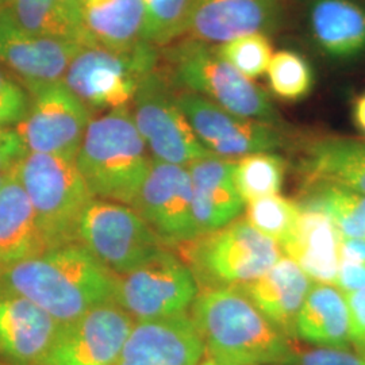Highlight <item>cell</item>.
Listing matches in <instances>:
<instances>
[{"label":"cell","instance_id":"1","mask_svg":"<svg viewBox=\"0 0 365 365\" xmlns=\"http://www.w3.org/2000/svg\"><path fill=\"white\" fill-rule=\"evenodd\" d=\"M0 286L26 297L64 325L115 302L117 274L75 242L0 269Z\"/></svg>","mask_w":365,"mask_h":365},{"label":"cell","instance_id":"2","mask_svg":"<svg viewBox=\"0 0 365 365\" xmlns=\"http://www.w3.org/2000/svg\"><path fill=\"white\" fill-rule=\"evenodd\" d=\"M206 346L222 365H287L295 348L240 288L199 291L190 310Z\"/></svg>","mask_w":365,"mask_h":365},{"label":"cell","instance_id":"3","mask_svg":"<svg viewBox=\"0 0 365 365\" xmlns=\"http://www.w3.org/2000/svg\"><path fill=\"white\" fill-rule=\"evenodd\" d=\"M130 107L92 118L76 165L93 197L131 206L150 170L149 156Z\"/></svg>","mask_w":365,"mask_h":365},{"label":"cell","instance_id":"4","mask_svg":"<svg viewBox=\"0 0 365 365\" xmlns=\"http://www.w3.org/2000/svg\"><path fill=\"white\" fill-rule=\"evenodd\" d=\"M161 51L164 69L179 90L197 93L238 115L283 128L269 95L226 63L215 45L182 37Z\"/></svg>","mask_w":365,"mask_h":365},{"label":"cell","instance_id":"5","mask_svg":"<svg viewBox=\"0 0 365 365\" xmlns=\"http://www.w3.org/2000/svg\"><path fill=\"white\" fill-rule=\"evenodd\" d=\"M46 250L78 242V225L92 195L76 160L31 153L16 168Z\"/></svg>","mask_w":365,"mask_h":365},{"label":"cell","instance_id":"6","mask_svg":"<svg viewBox=\"0 0 365 365\" xmlns=\"http://www.w3.org/2000/svg\"><path fill=\"white\" fill-rule=\"evenodd\" d=\"M179 248L199 291L245 286L284 256L274 241L261 235L245 218Z\"/></svg>","mask_w":365,"mask_h":365},{"label":"cell","instance_id":"7","mask_svg":"<svg viewBox=\"0 0 365 365\" xmlns=\"http://www.w3.org/2000/svg\"><path fill=\"white\" fill-rule=\"evenodd\" d=\"M160 64V49L146 45L117 52L99 45L81 46L71 60L63 81L90 110L130 107L145 75Z\"/></svg>","mask_w":365,"mask_h":365},{"label":"cell","instance_id":"8","mask_svg":"<svg viewBox=\"0 0 365 365\" xmlns=\"http://www.w3.org/2000/svg\"><path fill=\"white\" fill-rule=\"evenodd\" d=\"M134 123L152 157L187 167L210 156L178 103V87L164 68L145 75L130 105Z\"/></svg>","mask_w":365,"mask_h":365},{"label":"cell","instance_id":"9","mask_svg":"<svg viewBox=\"0 0 365 365\" xmlns=\"http://www.w3.org/2000/svg\"><path fill=\"white\" fill-rule=\"evenodd\" d=\"M197 294L195 276L170 247L130 272L117 274L115 303L135 322L188 313Z\"/></svg>","mask_w":365,"mask_h":365},{"label":"cell","instance_id":"10","mask_svg":"<svg viewBox=\"0 0 365 365\" xmlns=\"http://www.w3.org/2000/svg\"><path fill=\"white\" fill-rule=\"evenodd\" d=\"M78 242L115 274L130 272L167 247L131 206L99 197L81 217Z\"/></svg>","mask_w":365,"mask_h":365},{"label":"cell","instance_id":"11","mask_svg":"<svg viewBox=\"0 0 365 365\" xmlns=\"http://www.w3.org/2000/svg\"><path fill=\"white\" fill-rule=\"evenodd\" d=\"M24 86L30 93V106L16 130L29 152L76 160L91 123V110L63 80Z\"/></svg>","mask_w":365,"mask_h":365},{"label":"cell","instance_id":"12","mask_svg":"<svg viewBox=\"0 0 365 365\" xmlns=\"http://www.w3.org/2000/svg\"><path fill=\"white\" fill-rule=\"evenodd\" d=\"M178 103L199 141L214 156L237 160L287 146L283 128L238 115L194 92L178 88Z\"/></svg>","mask_w":365,"mask_h":365},{"label":"cell","instance_id":"13","mask_svg":"<svg viewBox=\"0 0 365 365\" xmlns=\"http://www.w3.org/2000/svg\"><path fill=\"white\" fill-rule=\"evenodd\" d=\"M135 321L115 302L60 327L39 365H118Z\"/></svg>","mask_w":365,"mask_h":365},{"label":"cell","instance_id":"14","mask_svg":"<svg viewBox=\"0 0 365 365\" xmlns=\"http://www.w3.org/2000/svg\"><path fill=\"white\" fill-rule=\"evenodd\" d=\"M133 209L170 248H179L199 237L187 167L153 158Z\"/></svg>","mask_w":365,"mask_h":365},{"label":"cell","instance_id":"15","mask_svg":"<svg viewBox=\"0 0 365 365\" xmlns=\"http://www.w3.org/2000/svg\"><path fill=\"white\" fill-rule=\"evenodd\" d=\"M283 21V0H192L184 37L221 45L253 33L274 34Z\"/></svg>","mask_w":365,"mask_h":365},{"label":"cell","instance_id":"16","mask_svg":"<svg viewBox=\"0 0 365 365\" xmlns=\"http://www.w3.org/2000/svg\"><path fill=\"white\" fill-rule=\"evenodd\" d=\"M206 346L190 313L138 321L118 365H197Z\"/></svg>","mask_w":365,"mask_h":365},{"label":"cell","instance_id":"17","mask_svg":"<svg viewBox=\"0 0 365 365\" xmlns=\"http://www.w3.org/2000/svg\"><path fill=\"white\" fill-rule=\"evenodd\" d=\"M60 327L34 302L0 286V363L41 364Z\"/></svg>","mask_w":365,"mask_h":365},{"label":"cell","instance_id":"18","mask_svg":"<svg viewBox=\"0 0 365 365\" xmlns=\"http://www.w3.org/2000/svg\"><path fill=\"white\" fill-rule=\"evenodd\" d=\"M80 48L30 33L18 26L6 11L0 13V66L24 84L63 80Z\"/></svg>","mask_w":365,"mask_h":365},{"label":"cell","instance_id":"19","mask_svg":"<svg viewBox=\"0 0 365 365\" xmlns=\"http://www.w3.org/2000/svg\"><path fill=\"white\" fill-rule=\"evenodd\" d=\"M235 160L214 155L187 165L199 237L226 227L245 212L247 202L235 185Z\"/></svg>","mask_w":365,"mask_h":365},{"label":"cell","instance_id":"20","mask_svg":"<svg viewBox=\"0 0 365 365\" xmlns=\"http://www.w3.org/2000/svg\"><path fill=\"white\" fill-rule=\"evenodd\" d=\"M306 27L314 48L331 61L365 56V4L359 0H306Z\"/></svg>","mask_w":365,"mask_h":365},{"label":"cell","instance_id":"21","mask_svg":"<svg viewBox=\"0 0 365 365\" xmlns=\"http://www.w3.org/2000/svg\"><path fill=\"white\" fill-rule=\"evenodd\" d=\"M314 282L299 265L283 256L274 267L240 288L261 314L288 339H295V324Z\"/></svg>","mask_w":365,"mask_h":365},{"label":"cell","instance_id":"22","mask_svg":"<svg viewBox=\"0 0 365 365\" xmlns=\"http://www.w3.org/2000/svg\"><path fill=\"white\" fill-rule=\"evenodd\" d=\"M314 283L334 284L341 261V233L322 211L302 209L298 223L282 247Z\"/></svg>","mask_w":365,"mask_h":365},{"label":"cell","instance_id":"23","mask_svg":"<svg viewBox=\"0 0 365 365\" xmlns=\"http://www.w3.org/2000/svg\"><path fill=\"white\" fill-rule=\"evenodd\" d=\"M303 179L333 182L365 195V141L325 135L307 141L298 163Z\"/></svg>","mask_w":365,"mask_h":365},{"label":"cell","instance_id":"24","mask_svg":"<svg viewBox=\"0 0 365 365\" xmlns=\"http://www.w3.org/2000/svg\"><path fill=\"white\" fill-rule=\"evenodd\" d=\"M46 252L34 210L16 170L0 188V269Z\"/></svg>","mask_w":365,"mask_h":365},{"label":"cell","instance_id":"25","mask_svg":"<svg viewBox=\"0 0 365 365\" xmlns=\"http://www.w3.org/2000/svg\"><path fill=\"white\" fill-rule=\"evenodd\" d=\"M81 13L93 45L117 52L150 45L143 0H81Z\"/></svg>","mask_w":365,"mask_h":365},{"label":"cell","instance_id":"26","mask_svg":"<svg viewBox=\"0 0 365 365\" xmlns=\"http://www.w3.org/2000/svg\"><path fill=\"white\" fill-rule=\"evenodd\" d=\"M295 339L317 348L352 349L348 304L334 284L314 283L300 309Z\"/></svg>","mask_w":365,"mask_h":365},{"label":"cell","instance_id":"27","mask_svg":"<svg viewBox=\"0 0 365 365\" xmlns=\"http://www.w3.org/2000/svg\"><path fill=\"white\" fill-rule=\"evenodd\" d=\"M6 13L37 36L78 46L93 45L84 26L81 0H13Z\"/></svg>","mask_w":365,"mask_h":365},{"label":"cell","instance_id":"28","mask_svg":"<svg viewBox=\"0 0 365 365\" xmlns=\"http://www.w3.org/2000/svg\"><path fill=\"white\" fill-rule=\"evenodd\" d=\"M302 209L322 211L342 237L365 240V195L333 182L303 179L299 197Z\"/></svg>","mask_w":365,"mask_h":365},{"label":"cell","instance_id":"29","mask_svg":"<svg viewBox=\"0 0 365 365\" xmlns=\"http://www.w3.org/2000/svg\"><path fill=\"white\" fill-rule=\"evenodd\" d=\"M287 161L276 152H261L235 160V182L244 200L276 195L280 192Z\"/></svg>","mask_w":365,"mask_h":365},{"label":"cell","instance_id":"30","mask_svg":"<svg viewBox=\"0 0 365 365\" xmlns=\"http://www.w3.org/2000/svg\"><path fill=\"white\" fill-rule=\"evenodd\" d=\"M300 212L302 207L297 200L276 194L247 203L245 220L282 248L292 235Z\"/></svg>","mask_w":365,"mask_h":365},{"label":"cell","instance_id":"31","mask_svg":"<svg viewBox=\"0 0 365 365\" xmlns=\"http://www.w3.org/2000/svg\"><path fill=\"white\" fill-rule=\"evenodd\" d=\"M265 75L274 96L286 102L304 99L313 90V66L304 56L294 51L274 53Z\"/></svg>","mask_w":365,"mask_h":365},{"label":"cell","instance_id":"32","mask_svg":"<svg viewBox=\"0 0 365 365\" xmlns=\"http://www.w3.org/2000/svg\"><path fill=\"white\" fill-rule=\"evenodd\" d=\"M146 11V39L160 51L187 33L192 0H143Z\"/></svg>","mask_w":365,"mask_h":365},{"label":"cell","instance_id":"33","mask_svg":"<svg viewBox=\"0 0 365 365\" xmlns=\"http://www.w3.org/2000/svg\"><path fill=\"white\" fill-rule=\"evenodd\" d=\"M215 49L222 58L235 66L244 76L255 80L267 73L274 56L271 39L265 34L253 33L230 39Z\"/></svg>","mask_w":365,"mask_h":365},{"label":"cell","instance_id":"34","mask_svg":"<svg viewBox=\"0 0 365 365\" xmlns=\"http://www.w3.org/2000/svg\"><path fill=\"white\" fill-rule=\"evenodd\" d=\"M30 93L24 83L0 66V128H16L26 117Z\"/></svg>","mask_w":365,"mask_h":365},{"label":"cell","instance_id":"35","mask_svg":"<svg viewBox=\"0 0 365 365\" xmlns=\"http://www.w3.org/2000/svg\"><path fill=\"white\" fill-rule=\"evenodd\" d=\"M287 365H365V356L353 349H295Z\"/></svg>","mask_w":365,"mask_h":365},{"label":"cell","instance_id":"36","mask_svg":"<svg viewBox=\"0 0 365 365\" xmlns=\"http://www.w3.org/2000/svg\"><path fill=\"white\" fill-rule=\"evenodd\" d=\"M27 155L29 149L16 128H0V173L16 170Z\"/></svg>","mask_w":365,"mask_h":365},{"label":"cell","instance_id":"37","mask_svg":"<svg viewBox=\"0 0 365 365\" xmlns=\"http://www.w3.org/2000/svg\"><path fill=\"white\" fill-rule=\"evenodd\" d=\"M344 295L349 310L352 349L365 356V288Z\"/></svg>","mask_w":365,"mask_h":365},{"label":"cell","instance_id":"38","mask_svg":"<svg viewBox=\"0 0 365 365\" xmlns=\"http://www.w3.org/2000/svg\"><path fill=\"white\" fill-rule=\"evenodd\" d=\"M336 287L342 294H351L365 288V264L352 261H339Z\"/></svg>","mask_w":365,"mask_h":365},{"label":"cell","instance_id":"39","mask_svg":"<svg viewBox=\"0 0 365 365\" xmlns=\"http://www.w3.org/2000/svg\"><path fill=\"white\" fill-rule=\"evenodd\" d=\"M341 261L365 264V240L341 235Z\"/></svg>","mask_w":365,"mask_h":365},{"label":"cell","instance_id":"40","mask_svg":"<svg viewBox=\"0 0 365 365\" xmlns=\"http://www.w3.org/2000/svg\"><path fill=\"white\" fill-rule=\"evenodd\" d=\"M353 120L357 129L365 134V92L359 95L353 103Z\"/></svg>","mask_w":365,"mask_h":365},{"label":"cell","instance_id":"41","mask_svg":"<svg viewBox=\"0 0 365 365\" xmlns=\"http://www.w3.org/2000/svg\"><path fill=\"white\" fill-rule=\"evenodd\" d=\"M11 3H13V0H0V13L6 11Z\"/></svg>","mask_w":365,"mask_h":365},{"label":"cell","instance_id":"42","mask_svg":"<svg viewBox=\"0 0 365 365\" xmlns=\"http://www.w3.org/2000/svg\"><path fill=\"white\" fill-rule=\"evenodd\" d=\"M197 365H222V364H220V363H217V361H214V360H212V359H210V357H207V356H206V357H205V359H203V360H202V361H200V363H199V364Z\"/></svg>","mask_w":365,"mask_h":365},{"label":"cell","instance_id":"43","mask_svg":"<svg viewBox=\"0 0 365 365\" xmlns=\"http://www.w3.org/2000/svg\"><path fill=\"white\" fill-rule=\"evenodd\" d=\"M3 182H4V175L0 173V188H1V185H3Z\"/></svg>","mask_w":365,"mask_h":365},{"label":"cell","instance_id":"44","mask_svg":"<svg viewBox=\"0 0 365 365\" xmlns=\"http://www.w3.org/2000/svg\"><path fill=\"white\" fill-rule=\"evenodd\" d=\"M0 365H4V364H3V363H0Z\"/></svg>","mask_w":365,"mask_h":365}]
</instances>
